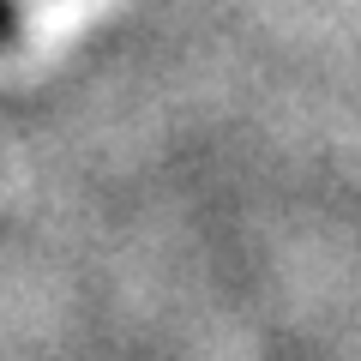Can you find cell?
I'll return each mask as SVG.
<instances>
[{"instance_id":"cell-1","label":"cell","mask_w":361,"mask_h":361,"mask_svg":"<svg viewBox=\"0 0 361 361\" xmlns=\"http://www.w3.org/2000/svg\"><path fill=\"white\" fill-rule=\"evenodd\" d=\"M18 37V0H0V42Z\"/></svg>"}]
</instances>
